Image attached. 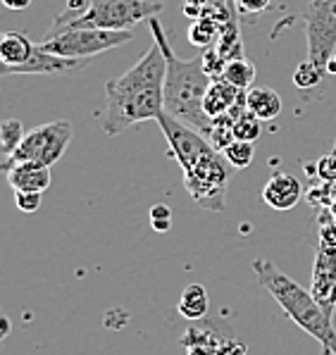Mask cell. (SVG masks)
I'll return each mask as SVG.
<instances>
[{"instance_id": "1", "label": "cell", "mask_w": 336, "mask_h": 355, "mask_svg": "<svg viewBox=\"0 0 336 355\" xmlns=\"http://www.w3.org/2000/svg\"><path fill=\"white\" fill-rule=\"evenodd\" d=\"M167 60L153 41L143 58L122 76L105 84V107L100 129L105 136H119L134 124L158 119L165 112Z\"/></svg>"}, {"instance_id": "2", "label": "cell", "mask_w": 336, "mask_h": 355, "mask_svg": "<svg viewBox=\"0 0 336 355\" xmlns=\"http://www.w3.org/2000/svg\"><path fill=\"white\" fill-rule=\"evenodd\" d=\"M148 26L153 31V41L162 48V55L167 60V74H165V112L170 117L184 122L186 127L200 131L203 136L210 134L213 119L205 114L203 101L208 94L213 76L205 72L203 58L182 60L172 51L170 38L162 29L158 17H150Z\"/></svg>"}, {"instance_id": "3", "label": "cell", "mask_w": 336, "mask_h": 355, "mask_svg": "<svg viewBox=\"0 0 336 355\" xmlns=\"http://www.w3.org/2000/svg\"><path fill=\"white\" fill-rule=\"evenodd\" d=\"M253 272H256L260 286L269 293L284 310V315L294 324L301 327L308 336H312L322 346V351H329L336 355V329L332 324V318L324 313V308L317 303L308 288L291 279L289 275L272 265L269 260H253Z\"/></svg>"}, {"instance_id": "4", "label": "cell", "mask_w": 336, "mask_h": 355, "mask_svg": "<svg viewBox=\"0 0 336 355\" xmlns=\"http://www.w3.org/2000/svg\"><path fill=\"white\" fill-rule=\"evenodd\" d=\"M162 3L148 0H89V8L74 19H55L53 29L74 26V29H107V31H132L143 19L158 17Z\"/></svg>"}, {"instance_id": "5", "label": "cell", "mask_w": 336, "mask_h": 355, "mask_svg": "<svg viewBox=\"0 0 336 355\" xmlns=\"http://www.w3.org/2000/svg\"><path fill=\"white\" fill-rule=\"evenodd\" d=\"M74 129L67 119H55V122L41 124V127H34L26 131L24 141L19 144V148L12 153V155L3 157L0 162V169L8 172L12 165L17 162H41V165L53 167L60 157L64 155V150L72 144Z\"/></svg>"}, {"instance_id": "6", "label": "cell", "mask_w": 336, "mask_h": 355, "mask_svg": "<svg viewBox=\"0 0 336 355\" xmlns=\"http://www.w3.org/2000/svg\"><path fill=\"white\" fill-rule=\"evenodd\" d=\"M134 38L132 31H107V29H74V26H62V29H51V36L39 46L46 53L69 60H86L98 53H105L110 48H117L122 43H129Z\"/></svg>"}, {"instance_id": "7", "label": "cell", "mask_w": 336, "mask_h": 355, "mask_svg": "<svg viewBox=\"0 0 336 355\" xmlns=\"http://www.w3.org/2000/svg\"><path fill=\"white\" fill-rule=\"evenodd\" d=\"M227 157L220 155V150H210L205 157L184 172V187L188 196L203 210L222 212L227 205V184H229L231 169L227 167Z\"/></svg>"}, {"instance_id": "8", "label": "cell", "mask_w": 336, "mask_h": 355, "mask_svg": "<svg viewBox=\"0 0 336 355\" xmlns=\"http://www.w3.org/2000/svg\"><path fill=\"white\" fill-rule=\"evenodd\" d=\"M308 60L327 72L329 60L336 55V0H310L303 10Z\"/></svg>"}, {"instance_id": "9", "label": "cell", "mask_w": 336, "mask_h": 355, "mask_svg": "<svg viewBox=\"0 0 336 355\" xmlns=\"http://www.w3.org/2000/svg\"><path fill=\"white\" fill-rule=\"evenodd\" d=\"M310 293L324 308L329 318H334V308L329 303L332 288L336 286V248L317 245L315 250V265H312V279H310Z\"/></svg>"}, {"instance_id": "10", "label": "cell", "mask_w": 336, "mask_h": 355, "mask_svg": "<svg viewBox=\"0 0 336 355\" xmlns=\"http://www.w3.org/2000/svg\"><path fill=\"white\" fill-rule=\"evenodd\" d=\"M306 196V189L298 182V177L289 172H274L263 187V200L272 210L286 212L298 205V200Z\"/></svg>"}, {"instance_id": "11", "label": "cell", "mask_w": 336, "mask_h": 355, "mask_svg": "<svg viewBox=\"0 0 336 355\" xmlns=\"http://www.w3.org/2000/svg\"><path fill=\"white\" fill-rule=\"evenodd\" d=\"M8 187L12 191H34V193H46L51 187V167L41 162H17L5 172Z\"/></svg>"}, {"instance_id": "12", "label": "cell", "mask_w": 336, "mask_h": 355, "mask_svg": "<svg viewBox=\"0 0 336 355\" xmlns=\"http://www.w3.org/2000/svg\"><path fill=\"white\" fill-rule=\"evenodd\" d=\"M238 96H241V89L231 86L229 81H224V79H213L208 94H205L203 110L210 119H215V117H220V114L229 112L231 107L236 105Z\"/></svg>"}, {"instance_id": "13", "label": "cell", "mask_w": 336, "mask_h": 355, "mask_svg": "<svg viewBox=\"0 0 336 355\" xmlns=\"http://www.w3.org/2000/svg\"><path fill=\"white\" fill-rule=\"evenodd\" d=\"M246 105L263 122H272L281 114V96L269 86H251L246 91Z\"/></svg>"}, {"instance_id": "14", "label": "cell", "mask_w": 336, "mask_h": 355, "mask_svg": "<svg viewBox=\"0 0 336 355\" xmlns=\"http://www.w3.org/2000/svg\"><path fill=\"white\" fill-rule=\"evenodd\" d=\"M208 308H210V298L203 284H188L182 291V296H179L177 310L186 320H203L208 315Z\"/></svg>"}, {"instance_id": "15", "label": "cell", "mask_w": 336, "mask_h": 355, "mask_svg": "<svg viewBox=\"0 0 336 355\" xmlns=\"http://www.w3.org/2000/svg\"><path fill=\"white\" fill-rule=\"evenodd\" d=\"M215 51L220 53L224 62L246 58L243 55V38H241V31H238V15L222 24L220 38H218V43H215Z\"/></svg>"}, {"instance_id": "16", "label": "cell", "mask_w": 336, "mask_h": 355, "mask_svg": "<svg viewBox=\"0 0 336 355\" xmlns=\"http://www.w3.org/2000/svg\"><path fill=\"white\" fill-rule=\"evenodd\" d=\"M220 29L222 24L213 17L193 19V24L188 26V41H191V46L200 48V51H208V48H213L218 43Z\"/></svg>"}, {"instance_id": "17", "label": "cell", "mask_w": 336, "mask_h": 355, "mask_svg": "<svg viewBox=\"0 0 336 355\" xmlns=\"http://www.w3.org/2000/svg\"><path fill=\"white\" fill-rule=\"evenodd\" d=\"M256 64L251 62L248 58H238V60H231V62H227L224 72H222V79L229 81L231 86H236V89L241 91H248L253 86V81H256Z\"/></svg>"}, {"instance_id": "18", "label": "cell", "mask_w": 336, "mask_h": 355, "mask_svg": "<svg viewBox=\"0 0 336 355\" xmlns=\"http://www.w3.org/2000/svg\"><path fill=\"white\" fill-rule=\"evenodd\" d=\"M208 141L215 150H224L229 144H234L236 136H234V114L231 112H224L220 117L213 119V129L208 134Z\"/></svg>"}, {"instance_id": "19", "label": "cell", "mask_w": 336, "mask_h": 355, "mask_svg": "<svg viewBox=\"0 0 336 355\" xmlns=\"http://www.w3.org/2000/svg\"><path fill=\"white\" fill-rule=\"evenodd\" d=\"M24 136H26V131L19 119H15V117L3 119V122H0V150H3V157L12 155V153L19 148L21 141H24Z\"/></svg>"}, {"instance_id": "20", "label": "cell", "mask_w": 336, "mask_h": 355, "mask_svg": "<svg viewBox=\"0 0 336 355\" xmlns=\"http://www.w3.org/2000/svg\"><path fill=\"white\" fill-rule=\"evenodd\" d=\"M234 136L236 141H251V144H256L260 136H263V119L256 117L246 107V110L238 112L234 117Z\"/></svg>"}, {"instance_id": "21", "label": "cell", "mask_w": 336, "mask_h": 355, "mask_svg": "<svg viewBox=\"0 0 336 355\" xmlns=\"http://www.w3.org/2000/svg\"><path fill=\"white\" fill-rule=\"evenodd\" d=\"M222 155L227 157V162L234 169H246L251 167L253 157H256V148H253L251 141H234V144H229L222 150Z\"/></svg>"}, {"instance_id": "22", "label": "cell", "mask_w": 336, "mask_h": 355, "mask_svg": "<svg viewBox=\"0 0 336 355\" xmlns=\"http://www.w3.org/2000/svg\"><path fill=\"white\" fill-rule=\"evenodd\" d=\"M327 74L322 67H317L312 60H306V62H301L296 67L294 72V84L298 89H315V86L322 81V76Z\"/></svg>"}, {"instance_id": "23", "label": "cell", "mask_w": 336, "mask_h": 355, "mask_svg": "<svg viewBox=\"0 0 336 355\" xmlns=\"http://www.w3.org/2000/svg\"><path fill=\"white\" fill-rule=\"evenodd\" d=\"M306 200L315 207V210H329V205H332V200H334V184L319 182L317 179V182L306 191Z\"/></svg>"}, {"instance_id": "24", "label": "cell", "mask_w": 336, "mask_h": 355, "mask_svg": "<svg viewBox=\"0 0 336 355\" xmlns=\"http://www.w3.org/2000/svg\"><path fill=\"white\" fill-rule=\"evenodd\" d=\"M317 236L319 245L336 248V217L329 210H317Z\"/></svg>"}, {"instance_id": "25", "label": "cell", "mask_w": 336, "mask_h": 355, "mask_svg": "<svg viewBox=\"0 0 336 355\" xmlns=\"http://www.w3.org/2000/svg\"><path fill=\"white\" fill-rule=\"evenodd\" d=\"M308 174L317 177L319 182H329V184H336V153H329V155H322L317 162L308 165Z\"/></svg>"}, {"instance_id": "26", "label": "cell", "mask_w": 336, "mask_h": 355, "mask_svg": "<svg viewBox=\"0 0 336 355\" xmlns=\"http://www.w3.org/2000/svg\"><path fill=\"white\" fill-rule=\"evenodd\" d=\"M238 12V17H258V15L267 12V10L274 8L277 0H231Z\"/></svg>"}, {"instance_id": "27", "label": "cell", "mask_w": 336, "mask_h": 355, "mask_svg": "<svg viewBox=\"0 0 336 355\" xmlns=\"http://www.w3.org/2000/svg\"><path fill=\"white\" fill-rule=\"evenodd\" d=\"M150 225H153L155 232L160 234H167L172 229V210L170 205L165 203H158L150 207Z\"/></svg>"}, {"instance_id": "28", "label": "cell", "mask_w": 336, "mask_h": 355, "mask_svg": "<svg viewBox=\"0 0 336 355\" xmlns=\"http://www.w3.org/2000/svg\"><path fill=\"white\" fill-rule=\"evenodd\" d=\"M203 67H205V72H208L213 79H222V72H224V67H227V62L222 60V55L218 51H215V46L213 48H208V51H203Z\"/></svg>"}, {"instance_id": "29", "label": "cell", "mask_w": 336, "mask_h": 355, "mask_svg": "<svg viewBox=\"0 0 336 355\" xmlns=\"http://www.w3.org/2000/svg\"><path fill=\"white\" fill-rule=\"evenodd\" d=\"M43 193H34V191H15V205L19 212H36L41 207Z\"/></svg>"}, {"instance_id": "30", "label": "cell", "mask_w": 336, "mask_h": 355, "mask_svg": "<svg viewBox=\"0 0 336 355\" xmlns=\"http://www.w3.org/2000/svg\"><path fill=\"white\" fill-rule=\"evenodd\" d=\"M10 331H12V322H10V318L3 313V308H0V346H3L5 338L10 336Z\"/></svg>"}, {"instance_id": "31", "label": "cell", "mask_w": 336, "mask_h": 355, "mask_svg": "<svg viewBox=\"0 0 336 355\" xmlns=\"http://www.w3.org/2000/svg\"><path fill=\"white\" fill-rule=\"evenodd\" d=\"M0 3H3L8 10H15V12H19V10H26V8H29L31 0H0Z\"/></svg>"}, {"instance_id": "32", "label": "cell", "mask_w": 336, "mask_h": 355, "mask_svg": "<svg viewBox=\"0 0 336 355\" xmlns=\"http://www.w3.org/2000/svg\"><path fill=\"white\" fill-rule=\"evenodd\" d=\"M327 74H336V55L329 60V64H327Z\"/></svg>"}, {"instance_id": "33", "label": "cell", "mask_w": 336, "mask_h": 355, "mask_svg": "<svg viewBox=\"0 0 336 355\" xmlns=\"http://www.w3.org/2000/svg\"><path fill=\"white\" fill-rule=\"evenodd\" d=\"M329 212L336 217V184H334V200H332V205H329Z\"/></svg>"}, {"instance_id": "34", "label": "cell", "mask_w": 336, "mask_h": 355, "mask_svg": "<svg viewBox=\"0 0 336 355\" xmlns=\"http://www.w3.org/2000/svg\"><path fill=\"white\" fill-rule=\"evenodd\" d=\"M329 303H332V308L336 310V286L332 288V296H329Z\"/></svg>"}, {"instance_id": "35", "label": "cell", "mask_w": 336, "mask_h": 355, "mask_svg": "<svg viewBox=\"0 0 336 355\" xmlns=\"http://www.w3.org/2000/svg\"><path fill=\"white\" fill-rule=\"evenodd\" d=\"M148 3H162V0H148Z\"/></svg>"}, {"instance_id": "36", "label": "cell", "mask_w": 336, "mask_h": 355, "mask_svg": "<svg viewBox=\"0 0 336 355\" xmlns=\"http://www.w3.org/2000/svg\"><path fill=\"white\" fill-rule=\"evenodd\" d=\"M322 355H332V353H329V351H322Z\"/></svg>"}, {"instance_id": "37", "label": "cell", "mask_w": 336, "mask_h": 355, "mask_svg": "<svg viewBox=\"0 0 336 355\" xmlns=\"http://www.w3.org/2000/svg\"><path fill=\"white\" fill-rule=\"evenodd\" d=\"M218 3H229V0H218Z\"/></svg>"}, {"instance_id": "38", "label": "cell", "mask_w": 336, "mask_h": 355, "mask_svg": "<svg viewBox=\"0 0 336 355\" xmlns=\"http://www.w3.org/2000/svg\"><path fill=\"white\" fill-rule=\"evenodd\" d=\"M334 153H336V144H334Z\"/></svg>"}]
</instances>
